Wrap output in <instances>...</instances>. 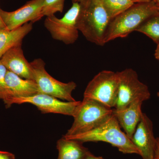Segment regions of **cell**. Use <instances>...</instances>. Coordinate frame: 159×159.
<instances>
[{
    "label": "cell",
    "instance_id": "obj_28",
    "mask_svg": "<svg viewBox=\"0 0 159 159\" xmlns=\"http://www.w3.org/2000/svg\"><path fill=\"white\" fill-rule=\"evenodd\" d=\"M155 1L156 2L158 6L159 7V0H155Z\"/></svg>",
    "mask_w": 159,
    "mask_h": 159
},
{
    "label": "cell",
    "instance_id": "obj_18",
    "mask_svg": "<svg viewBox=\"0 0 159 159\" xmlns=\"http://www.w3.org/2000/svg\"><path fill=\"white\" fill-rule=\"evenodd\" d=\"M136 31L151 39L157 44L159 43V13L148 18Z\"/></svg>",
    "mask_w": 159,
    "mask_h": 159
},
{
    "label": "cell",
    "instance_id": "obj_16",
    "mask_svg": "<svg viewBox=\"0 0 159 159\" xmlns=\"http://www.w3.org/2000/svg\"><path fill=\"white\" fill-rule=\"evenodd\" d=\"M82 142L62 137L57 141L58 152L57 159H84L90 152L83 145Z\"/></svg>",
    "mask_w": 159,
    "mask_h": 159
},
{
    "label": "cell",
    "instance_id": "obj_11",
    "mask_svg": "<svg viewBox=\"0 0 159 159\" xmlns=\"http://www.w3.org/2000/svg\"><path fill=\"white\" fill-rule=\"evenodd\" d=\"M153 123L145 113L137 125L131 139L143 159H153L156 139L153 133Z\"/></svg>",
    "mask_w": 159,
    "mask_h": 159
},
{
    "label": "cell",
    "instance_id": "obj_12",
    "mask_svg": "<svg viewBox=\"0 0 159 159\" xmlns=\"http://www.w3.org/2000/svg\"><path fill=\"white\" fill-rule=\"evenodd\" d=\"M6 80L7 90L6 97L3 100L6 107L13 99L30 97L39 93L34 80L24 79L11 71H7Z\"/></svg>",
    "mask_w": 159,
    "mask_h": 159
},
{
    "label": "cell",
    "instance_id": "obj_9",
    "mask_svg": "<svg viewBox=\"0 0 159 159\" xmlns=\"http://www.w3.org/2000/svg\"><path fill=\"white\" fill-rule=\"evenodd\" d=\"M80 102L77 101L63 102L50 95L38 93L30 97L13 99L6 108H9L14 104L30 103L36 106L43 114H59L73 117Z\"/></svg>",
    "mask_w": 159,
    "mask_h": 159
},
{
    "label": "cell",
    "instance_id": "obj_6",
    "mask_svg": "<svg viewBox=\"0 0 159 159\" xmlns=\"http://www.w3.org/2000/svg\"><path fill=\"white\" fill-rule=\"evenodd\" d=\"M30 64L39 93L69 102L76 101L72 95V92L77 87L75 82L65 83L54 79L46 71L45 63L40 58L34 59Z\"/></svg>",
    "mask_w": 159,
    "mask_h": 159
},
{
    "label": "cell",
    "instance_id": "obj_20",
    "mask_svg": "<svg viewBox=\"0 0 159 159\" xmlns=\"http://www.w3.org/2000/svg\"><path fill=\"white\" fill-rule=\"evenodd\" d=\"M7 71V69L0 60V99L2 100L5 99L6 96L7 87L6 77Z\"/></svg>",
    "mask_w": 159,
    "mask_h": 159
},
{
    "label": "cell",
    "instance_id": "obj_8",
    "mask_svg": "<svg viewBox=\"0 0 159 159\" xmlns=\"http://www.w3.org/2000/svg\"><path fill=\"white\" fill-rule=\"evenodd\" d=\"M80 8V3H73L70 9L61 18H58L54 15L47 16L44 26L53 39L66 44L74 43L77 41L79 31L76 24Z\"/></svg>",
    "mask_w": 159,
    "mask_h": 159
},
{
    "label": "cell",
    "instance_id": "obj_4",
    "mask_svg": "<svg viewBox=\"0 0 159 159\" xmlns=\"http://www.w3.org/2000/svg\"><path fill=\"white\" fill-rule=\"evenodd\" d=\"M114 110L101 102L84 97L76 110L72 126L64 135L79 134L97 128L113 115Z\"/></svg>",
    "mask_w": 159,
    "mask_h": 159
},
{
    "label": "cell",
    "instance_id": "obj_17",
    "mask_svg": "<svg viewBox=\"0 0 159 159\" xmlns=\"http://www.w3.org/2000/svg\"><path fill=\"white\" fill-rule=\"evenodd\" d=\"M111 20L134 5L131 0H100Z\"/></svg>",
    "mask_w": 159,
    "mask_h": 159
},
{
    "label": "cell",
    "instance_id": "obj_7",
    "mask_svg": "<svg viewBox=\"0 0 159 159\" xmlns=\"http://www.w3.org/2000/svg\"><path fill=\"white\" fill-rule=\"evenodd\" d=\"M119 74L118 98L115 110H122L137 99L144 102L150 99L148 87L139 80L135 71L126 69L119 72Z\"/></svg>",
    "mask_w": 159,
    "mask_h": 159
},
{
    "label": "cell",
    "instance_id": "obj_26",
    "mask_svg": "<svg viewBox=\"0 0 159 159\" xmlns=\"http://www.w3.org/2000/svg\"><path fill=\"white\" fill-rule=\"evenodd\" d=\"M0 27L1 28H6V26L2 20V17H1V15H0Z\"/></svg>",
    "mask_w": 159,
    "mask_h": 159
},
{
    "label": "cell",
    "instance_id": "obj_1",
    "mask_svg": "<svg viewBox=\"0 0 159 159\" xmlns=\"http://www.w3.org/2000/svg\"><path fill=\"white\" fill-rule=\"evenodd\" d=\"M77 29L87 40L98 46L105 44L104 38L111 19L100 0H84L80 3Z\"/></svg>",
    "mask_w": 159,
    "mask_h": 159
},
{
    "label": "cell",
    "instance_id": "obj_24",
    "mask_svg": "<svg viewBox=\"0 0 159 159\" xmlns=\"http://www.w3.org/2000/svg\"><path fill=\"white\" fill-rule=\"evenodd\" d=\"M155 57L159 61V43L157 44V46L155 52Z\"/></svg>",
    "mask_w": 159,
    "mask_h": 159
},
{
    "label": "cell",
    "instance_id": "obj_2",
    "mask_svg": "<svg viewBox=\"0 0 159 159\" xmlns=\"http://www.w3.org/2000/svg\"><path fill=\"white\" fill-rule=\"evenodd\" d=\"M159 13V7L155 0L135 3L111 20L106 32L104 43L118 38L127 37L146 20Z\"/></svg>",
    "mask_w": 159,
    "mask_h": 159
},
{
    "label": "cell",
    "instance_id": "obj_10",
    "mask_svg": "<svg viewBox=\"0 0 159 159\" xmlns=\"http://www.w3.org/2000/svg\"><path fill=\"white\" fill-rule=\"evenodd\" d=\"M44 0H31L15 11H7L0 8V15L6 28L9 30L19 28L29 22L34 23L43 17Z\"/></svg>",
    "mask_w": 159,
    "mask_h": 159
},
{
    "label": "cell",
    "instance_id": "obj_15",
    "mask_svg": "<svg viewBox=\"0 0 159 159\" xmlns=\"http://www.w3.org/2000/svg\"><path fill=\"white\" fill-rule=\"evenodd\" d=\"M33 23H26L14 30L0 27V58L9 49L22 45L23 39L31 31Z\"/></svg>",
    "mask_w": 159,
    "mask_h": 159
},
{
    "label": "cell",
    "instance_id": "obj_5",
    "mask_svg": "<svg viewBox=\"0 0 159 159\" xmlns=\"http://www.w3.org/2000/svg\"><path fill=\"white\" fill-rule=\"evenodd\" d=\"M119 72L103 70L89 82L84 97L97 100L107 106L115 107L118 98Z\"/></svg>",
    "mask_w": 159,
    "mask_h": 159
},
{
    "label": "cell",
    "instance_id": "obj_3",
    "mask_svg": "<svg viewBox=\"0 0 159 159\" xmlns=\"http://www.w3.org/2000/svg\"><path fill=\"white\" fill-rule=\"evenodd\" d=\"M66 139L87 142H107L116 147L124 154H137L140 152L131 140L121 129L119 122L114 114L106 122L93 130L73 136L63 135Z\"/></svg>",
    "mask_w": 159,
    "mask_h": 159
},
{
    "label": "cell",
    "instance_id": "obj_13",
    "mask_svg": "<svg viewBox=\"0 0 159 159\" xmlns=\"http://www.w3.org/2000/svg\"><path fill=\"white\" fill-rule=\"evenodd\" d=\"M21 46L20 45L9 49L0 60L8 70L24 79L34 80L31 64L24 56Z\"/></svg>",
    "mask_w": 159,
    "mask_h": 159
},
{
    "label": "cell",
    "instance_id": "obj_27",
    "mask_svg": "<svg viewBox=\"0 0 159 159\" xmlns=\"http://www.w3.org/2000/svg\"><path fill=\"white\" fill-rule=\"evenodd\" d=\"M84 0H72L73 3H80L83 2Z\"/></svg>",
    "mask_w": 159,
    "mask_h": 159
},
{
    "label": "cell",
    "instance_id": "obj_29",
    "mask_svg": "<svg viewBox=\"0 0 159 159\" xmlns=\"http://www.w3.org/2000/svg\"><path fill=\"white\" fill-rule=\"evenodd\" d=\"M157 96L158 97H159V92L157 93Z\"/></svg>",
    "mask_w": 159,
    "mask_h": 159
},
{
    "label": "cell",
    "instance_id": "obj_22",
    "mask_svg": "<svg viewBox=\"0 0 159 159\" xmlns=\"http://www.w3.org/2000/svg\"><path fill=\"white\" fill-rule=\"evenodd\" d=\"M153 159H159V138H156V145Z\"/></svg>",
    "mask_w": 159,
    "mask_h": 159
},
{
    "label": "cell",
    "instance_id": "obj_19",
    "mask_svg": "<svg viewBox=\"0 0 159 159\" xmlns=\"http://www.w3.org/2000/svg\"><path fill=\"white\" fill-rule=\"evenodd\" d=\"M65 0H44L42 14L43 16L54 15L57 12H62Z\"/></svg>",
    "mask_w": 159,
    "mask_h": 159
},
{
    "label": "cell",
    "instance_id": "obj_25",
    "mask_svg": "<svg viewBox=\"0 0 159 159\" xmlns=\"http://www.w3.org/2000/svg\"><path fill=\"white\" fill-rule=\"evenodd\" d=\"M134 3H139L147 2H150L152 0H131Z\"/></svg>",
    "mask_w": 159,
    "mask_h": 159
},
{
    "label": "cell",
    "instance_id": "obj_21",
    "mask_svg": "<svg viewBox=\"0 0 159 159\" xmlns=\"http://www.w3.org/2000/svg\"><path fill=\"white\" fill-rule=\"evenodd\" d=\"M0 159H15V156L11 152L0 151Z\"/></svg>",
    "mask_w": 159,
    "mask_h": 159
},
{
    "label": "cell",
    "instance_id": "obj_23",
    "mask_svg": "<svg viewBox=\"0 0 159 159\" xmlns=\"http://www.w3.org/2000/svg\"><path fill=\"white\" fill-rule=\"evenodd\" d=\"M84 159H105L102 157H97L93 154L90 152H89Z\"/></svg>",
    "mask_w": 159,
    "mask_h": 159
},
{
    "label": "cell",
    "instance_id": "obj_14",
    "mask_svg": "<svg viewBox=\"0 0 159 159\" xmlns=\"http://www.w3.org/2000/svg\"><path fill=\"white\" fill-rule=\"evenodd\" d=\"M143 102L142 100L137 99L122 110H113L114 114L119 125L131 140L142 118L143 114L142 111Z\"/></svg>",
    "mask_w": 159,
    "mask_h": 159
}]
</instances>
